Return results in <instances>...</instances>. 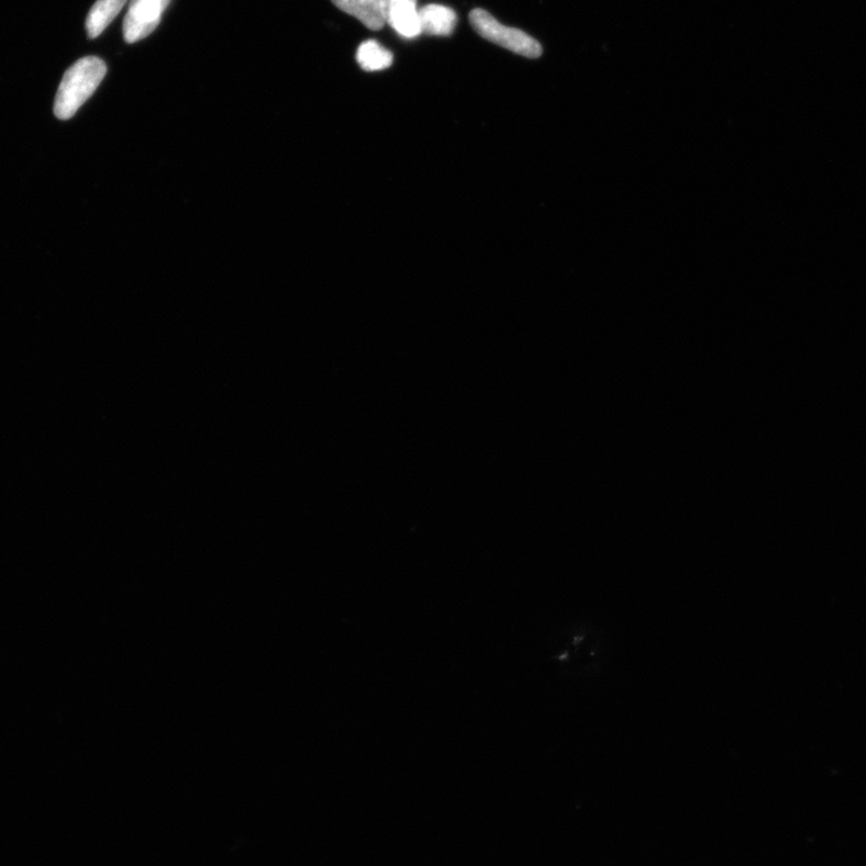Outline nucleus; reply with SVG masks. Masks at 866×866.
<instances>
[{"label": "nucleus", "instance_id": "obj_6", "mask_svg": "<svg viewBox=\"0 0 866 866\" xmlns=\"http://www.w3.org/2000/svg\"><path fill=\"white\" fill-rule=\"evenodd\" d=\"M332 3L371 30H381L385 26L383 0H332Z\"/></svg>", "mask_w": 866, "mask_h": 866}, {"label": "nucleus", "instance_id": "obj_7", "mask_svg": "<svg viewBox=\"0 0 866 866\" xmlns=\"http://www.w3.org/2000/svg\"><path fill=\"white\" fill-rule=\"evenodd\" d=\"M128 0H97L86 20L87 35L98 38L125 8Z\"/></svg>", "mask_w": 866, "mask_h": 866}, {"label": "nucleus", "instance_id": "obj_8", "mask_svg": "<svg viewBox=\"0 0 866 866\" xmlns=\"http://www.w3.org/2000/svg\"><path fill=\"white\" fill-rule=\"evenodd\" d=\"M357 61L365 72H380L393 64L394 55L375 40H368L359 47Z\"/></svg>", "mask_w": 866, "mask_h": 866}, {"label": "nucleus", "instance_id": "obj_5", "mask_svg": "<svg viewBox=\"0 0 866 866\" xmlns=\"http://www.w3.org/2000/svg\"><path fill=\"white\" fill-rule=\"evenodd\" d=\"M421 35L449 37L457 26L458 16L450 8L429 4L419 9Z\"/></svg>", "mask_w": 866, "mask_h": 866}, {"label": "nucleus", "instance_id": "obj_4", "mask_svg": "<svg viewBox=\"0 0 866 866\" xmlns=\"http://www.w3.org/2000/svg\"><path fill=\"white\" fill-rule=\"evenodd\" d=\"M418 0H383L385 24L399 36L415 39L421 35Z\"/></svg>", "mask_w": 866, "mask_h": 866}, {"label": "nucleus", "instance_id": "obj_3", "mask_svg": "<svg viewBox=\"0 0 866 866\" xmlns=\"http://www.w3.org/2000/svg\"><path fill=\"white\" fill-rule=\"evenodd\" d=\"M171 0H130L124 22V37L127 43L148 38L161 24L164 11Z\"/></svg>", "mask_w": 866, "mask_h": 866}, {"label": "nucleus", "instance_id": "obj_1", "mask_svg": "<svg viewBox=\"0 0 866 866\" xmlns=\"http://www.w3.org/2000/svg\"><path fill=\"white\" fill-rule=\"evenodd\" d=\"M106 64L94 55L81 59L65 72L54 100L55 117L71 119L102 84Z\"/></svg>", "mask_w": 866, "mask_h": 866}, {"label": "nucleus", "instance_id": "obj_2", "mask_svg": "<svg viewBox=\"0 0 866 866\" xmlns=\"http://www.w3.org/2000/svg\"><path fill=\"white\" fill-rule=\"evenodd\" d=\"M470 24L482 38L526 59H538L543 53L542 46L536 39L523 30L499 24L486 10H472Z\"/></svg>", "mask_w": 866, "mask_h": 866}]
</instances>
